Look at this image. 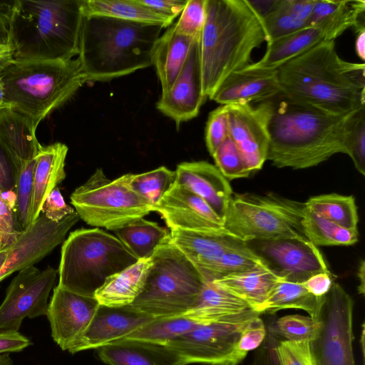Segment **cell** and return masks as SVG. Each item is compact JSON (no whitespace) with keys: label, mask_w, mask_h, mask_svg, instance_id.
<instances>
[{"label":"cell","mask_w":365,"mask_h":365,"mask_svg":"<svg viewBox=\"0 0 365 365\" xmlns=\"http://www.w3.org/2000/svg\"><path fill=\"white\" fill-rule=\"evenodd\" d=\"M267 101L269 106L267 160L274 165L308 168L334 154L345 153L344 123L349 113H330L282 92Z\"/></svg>","instance_id":"cell-1"},{"label":"cell","mask_w":365,"mask_h":365,"mask_svg":"<svg viewBox=\"0 0 365 365\" xmlns=\"http://www.w3.org/2000/svg\"><path fill=\"white\" fill-rule=\"evenodd\" d=\"M282 93L328 113L346 115L365 106V65L340 58L324 41L276 70Z\"/></svg>","instance_id":"cell-2"},{"label":"cell","mask_w":365,"mask_h":365,"mask_svg":"<svg viewBox=\"0 0 365 365\" xmlns=\"http://www.w3.org/2000/svg\"><path fill=\"white\" fill-rule=\"evenodd\" d=\"M200 37L202 91L210 98L230 74L250 64L267 41L262 18L249 0H206Z\"/></svg>","instance_id":"cell-3"},{"label":"cell","mask_w":365,"mask_h":365,"mask_svg":"<svg viewBox=\"0 0 365 365\" xmlns=\"http://www.w3.org/2000/svg\"><path fill=\"white\" fill-rule=\"evenodd\" d=\"M163 29L108 16H83L77 57L88 83L109 81L152 66Z\"/></svg>","instance_id":"cell-4"},{"label":"cell","mask_w":365,"mask_h":365,"mask_svg":"<svg viewBox=\"0 0 365 365\" xmlns=\"http://www.w3.org/2000/svg\"><path fill=\"white\" fill-rule=\"evenodd\" d=\"M83 19L81 0H15L9 22L13 60L78 56Z\"/></svg>","instance_id":"cell-5"},{"label":"cell","mask_w":365,"mask_h":365,"mask_svg":"<svg viewBox=\"0 0 365 365\" xmlns=\"http://www.w3.org/2000/svg\"><path fill=\"white\" fill-rule=\"evenodd\" d=\"M5 106L26 118L36 129L68 101L88 79L78 57L65 60H12L0 71Z\"/></svg>","instance_id":"cell-6"},{"label":"cell","mask_w":365,"mask_h":365,"mask_svg":"<svg viewBox=\"0 0 365 365\" xmlns=\"http://www.w3.org/2000/svg\"><path fill=\"white\" fill-rule=\"evenodd\" d=\"M137 261L117 237L98 227L78 229L69 234L61 247L58 285L94 297L109 276Z\"/></svg>","instance_id":"cell-7"},{"label":"cell","mask_w":365,"mask_h":365,"mask_svg":"<svg viewBox=\"0 0 365 365\" xmlns=\"http://www.w3.org/2000/svg\"><path fill=\"white\" fill-rule=\"evenodd\" d=\"M143 288L130 306L154 318L183 314L196 304L205 281L170 236L155 250Z\"/></svg>","instance_id":"cell-8"},{"label":"cell","mask_w":365,"mask_h":365,"mask_svg":"<svg viewBox=\"0 0 365 365\" xmlns=\"http://www.w3.org/2000/svg\"><path fill=\"white\" fill-rule=\"evenodd\" d=\"M304 202L275 194H232L223 228L243 242L259 239L309 241L302 225Z\"/></svg>","instance_id":"cell-9"},{"label":"cell","mask_w":365,"mask_h":365,"mask_svg":"<svg viewBox=\"0 0 365 365\" xmlns=\"http://www.w3.org/2000/svg\"><path fill=\"white\" fill-rule=\"evenodd\" d=\"M132 174L108 179L101 168L71 195V202L87 224L115 230L143 218L153 207L130 187Z\"/></svg>","instance_id":"cell-10"},{"label":"cell","mask_w":365,"mask_h":365,"mask_svg":"<svg viewBox=\"0 0 365 365\" xmlns=\"http://www.w3.org/2000/svg\"><path fill=\"white\" fill-rule=\"evenodd\" d=\"M260 314L252 309L229 318L200 324L166 346L180 365H237L246 356L237 350L242 332Z\"/></svg>","instance_id":"cell-11"},{"label":"cell","mask_w":365,"mask_h":365,"mask_svg":"<svg viewBox=\"0 0 365 365\" xmlns=\"http://www.w3.org/2000/svg\"><path fill=\"white\" fill-rule=\"evenodd\" d=\"M365 26V1L344 0L337 10L314 26H307L267 43L265 53L247 67L252 70L276 71L293 58L319 43L335 41L350 27Z\"/></svg>","instance_id":"cell-12"},{"label":"cell","mask_w":365,"mask_h":365,"mask_svg":"<svg viewBox=\"0 0 365 365\" xmlns=\"http://www.w3.org/2000/svg\"><path fill=\"white\" fill-rule=\"evenodd\" d=\"M353 309L351 296L333 282L321 307L319 333L310 342L314 365H356Z\"/></svg>","instance_id":"cell-13"},{"label":"cell","mask_w":365,"mask_h":365,"mask_svg":"<svg viewBox=\"0 0 365 365\" xmlns=\"http://www.w3.org/2000/svg\"><path fill=\"white\" fill-rule=\"evenodd\" d=\"M57 274L58 270L51 266L40 271L31 265L18 272L0 305V332L19 331L24 318L46 315Z\"/></svg>","instance_id":"cell-14"},{"label":"cell","mask_w":365,"mask_h":365,"mask_svg":"<svg viewBox=\"0 0 365 365\" xmlns=\"http://www.w3.org/2000/svg\"><path fill=\"white\" fill-rule=\"evenodd\" d=\"M245 242L281 280L303 283L315 274L331 273L320 250L309 241L259 239Z\"/></svg>","instance_id":"cell-15"},{"label":"cell","mask_w":365,"mask_h":365,"mask_svg":"<svg viewBox=\"0 0 365 365\" xmlns=\"http://www.w3.org/2000/svg\"><path fill=\"white\" fill-rule=\"evenodd\" d=\"M227 106L229 136L248 170L252 173L261 169L267 160L269 145L267 101L259 103L256 107L251 104Z\"/></svg>","instance_id":"cell-16"},{"label":"cell","mask_w":365,"mask_h":365,"mask_svg":"<svg viewBox=\"0 0 365 365\" xmlns=\"http://www.w3.org/2000/svg\"><path fill=\"white\" fill-rule=\"evenodd\" d=\"M76 212L58 222L47 219L42 213L19 237L0 269V282L11 274L34 265L63 242L69 230L79 220Z\"/></svg>","instance_id":"cell-17"},{"label":"cell","mask_w":365,"mask_h":365,"mask_svg":"<svg viewBox=\"0 0 365 365\" xmlns=\"http://www.w3.org/2000/svg\"><path fill=\"white\" fill-rule=\"evenodd\" d=\"M200 37L194 39L185 64L172 86L162 95L157 108L178 127L195 118L206 97L202 91Z\"/></svg>","instance_id":"cell-18"},{"label":"cell","mask_w":365,"mask_h":365,"mask_svg":"<svg viewBox=\"0 0 365 365\" xmlns=\"http://www.w3.org/2000/svg\"><path fill=\"white\" fill-rule=\"evenodd\" d=\"M99 303L94 297L81 295L57 285L48 303L51 336L63 350H68L86 330Z\"/></svg>","instance_id":"cell-19"},{"label":"cell","mask_w":365,"mask_h":365,"mask_svg":"<svg viewBox=\"0 0 365 365\" xmlns=\"http://www.w3.org/2000/svg\"><path fill=\"white\" fill-rule=\"evenodd\" d=\"M153 319L130 305L110 307L100 304L86 330L68 351L75 354L100 349L126 337Z\"/></svg>","instance_id":"cell-20"},{"label":"cell","mask_w":365,"mask_h":365,"mask_svg":"<svg viewBox=\"0 0 365 365\" xmlns=\"http://www.w3.org/2000/svg\"><path fill=\"white\" fill-rule=\"evenodd\" d=\"M170 229L212 230L223 228L221 219L200 197L175 183L154 207Z\"/></svg>","instance_id":"cell-21"},{"label":"cell","mask_w":365,"mask_h":365,"mask_svg":"<svg viewBox=\"0 0 365 365\" xmlns=\"http://www.w3.org/2000/svg\"><path fill=\"white\" fill-rule=\"evenodd\" d=\"M281 92L276 71L244 68L227 77L209 98L220 105L251 104L269 100Z\"/></svg>","instance_id":"cell-22"},{"label":"cell","mask_w":365,"mask_h":365,"mask_svg":"<svg viewBox=\"0 0 365 365\" xmlns=\"http://www.w3.org/2000/svg\"><path fill=\"white\" fill-rule=\"evenodd\" d=\"M176 183L203 199L224 220L232 190L228 180L206 161L184 162L177 166Z\"/></svg>","instance_id":"cell-23"},{"label":"cell","mask_w":365,"mask_h":365,"mask_svg":"<svg viewBox=\"0 0 365 365\" xmlns=\"http://www.w3.org/2000/svg\"><path fill=\"white\" fill-rule=\"evenodd\" d=\"M175 245L198 270L224 252L242 247L245 242L225 229L212 230H170Z\"/></svg>","instance_id":"cell-24"},{"label":"cell","mask_w":365,"mask_h":365,"mask_svg":"<svg viewBox=\"0 0 365 365\" xmlns=\"http://www.w3.org/2000/svg\"><path fill=\"white\" fill-rule=\"evenodd\" d=\"M68 150L67 145L61 143L48 145L40 144L35 158L30 224L40 215L47 196L65 179Z\"/></svg>","instance_id":"cell-25"},{"label":"cell","mask_w":365,"mask_h":365,"mask_svg":"<svg viewBox=\"0 0 365 365\" xmlns=\"http://www.w3.org/2000/svg\"><path fill=\"white\" fill-rule=\"evenodd\" d=\"M98 356L108 365H180L166 346L126 339L98 349Z\"/></svg>","instance_id":"cell-26"},{"label":"cell","mask_w":365,"mask_h":365,"mask_svg":"<svg viewBox=\"0 0 365 365\" xmlns=\"http://www.w3.org/2000/svg\"><path fill=\"white\" fill-rule=\"evenodd\" d=\"M152 259H140L122 271L109 276L94 297L99 304L121 307L131 304L141 292Z\"/></svg>","instance_id":"cell-27"},{"label":"cell","mask_w":365,"mask_h":365,"mask_svg":"<svg viewBox=\"0 0 365 365\" xmlns=\"http://www.w3.org/2000/svg\"><path fill=\"white\" fill-rule=\"evenodd\" d=\"M195 38L178 34L174 23L158 38L153 53V65L155 68L162 93L168 91L175 82Z\"/></svg>","instance_id":"cell-28"},{"label":"cell","mask_w":365,"mask_h":365,"mask_svg":"<svg viewBox=\"0 0 365 365\" xmlns=\"http://www.w3.org/2000/svg\"><path fill=\"white\" fill-rule=\"evenodd\" d=\"M280 280L267 267L233 274L212 281L257 312Z\"/></svg>","instance_id":"cell-29"},{"label":"cell","mask_w":365,"mask_h":365,"mask_svg":"<svg viewBox=\"0 0 365 365\" xmlns=\"http://www.w3.org/2000/svg\"><path fill=\"white\" fill-rule=\"evenodd\" d=\"M252 309L215 282H205L195 307L185 313L203 323L225 319Z\"/></svg>","instance_id":"cell-30"},{"label":"cell","mask_w":365,"mask_h":365,"mask_svg":"<svg viewBox=\"0 0 365 365\" xmlns=\"http://www.w3.org/2000/svg\"><path fill=\"white\" fill-rule=\"evenodd\" d=\"M83 16H103L162 26L173 21L140 4L138 0H81Z\"/></svg>","instance_id":"cell-31"},{"label":"cell","mask_w":365,"mask_h":365,"mask_svg":"<svg viewBox=\"0 0 365 365\" xmlns=\"http://www.w3.org/2000/svg\"><path fill=\"white\" fill-rule=\"evenodd\" d=\"M324 298V296L317 297L309 293L302 283L280 279L257 312L273 313L287 309H302L318 322Z\"/></svg>","instance_id":"cell-32"},{"label":"cell","mask_w":365,"mask_h":365,"mask_svg":"<svg viewBox=\"0 0 365 365\" xmlns=\"http://www.w3.org/2000/svg\"><path fill=\"white\" fill-rule=\"evenodd\" d=\"M114 232L138 259L150 258L155 249L170 236L166 228L143 217L128 223Z\"/></svg>","instance_id":"cell-33"},{"label":"cell","mask_w":365,"mask_h":365,"mask_svg":"<svg viewBox=\"0 0 365 365\" xmlns=\"http://www.w3.org/2000/svg\"><path fill=\"white\" fill-rule=\"evenodd\" d=\"M202 324L205 323L186 314L154 318L123 339L166 346Z\"/></svg>","instance_id":"cell-34"},{"label":"cell","mask_w":365,"mask_h":365,"mask_svg":"<svg viewBox=\"0 0 365 365\" xmlns=\"http://www.w3.org/2000/svg\"><path fill=\"white\" fill-rule=\"evenodd\" d=\"M311 212L342 227L357 230L359 217L354 197L336 193L314 196L304 202Z\"/></svg>","instance_id":"cell-35"},{"label":"cell","mask_w":365,"mask_h":365,"mask_svg":"<svg viewBox=\"0 0 365 365\" xmlns=\"http://www.w3.org/2000/svg\"><path fill=\"white\" fill-rule=\"evenodd\" d=\"M261 267L266 266L245 244L224 252L197 271L205 282H207Z\"/></svg>","instance_id":"cell-36"},{"label":"cell","mask_w":365,"mask_h":365,"mask_svg":"<svg viewBox=\"0 0 365 365\" xmlns=\"http://www.w3.org/2000/svg\"><path fill=\"white\" fill-rule=\"evenodd\" d=\"M302 225L307 238L317 247L351 245L358 241V230L342 227L311 212L306 207Z\"/></svg>","instance_id":"cell-37"},{"label":"cell","mask_w":365,"mask_h":365,"mask_svg":"<svg viewBox=\"0 0 365 365\" xmlns=\"http://www.w3.org/2000/svg\"><path fill=\"white\" fill-rule=\"evenodd\" d=\"M175 171L165 166L155 170L132 174L130 187L135 192L146 200L152 207L160 202L164 195L176 182Z\"/></svg>","instance_id":"cell-38"},{"label":"cell","mask_w":365,"mask_h":365,"mask_svg":"<svg viewBox=\"0 0 365 365\" xmlns=\"http://www.w3.org/2000/svg\"><path fill=\"white\" fill-rule=\"evenodd\" d=\"M345 154L351 158L356 169L365 175V106L349 113L344 133Z\"/></svg>","instance_id":"cell-39"},{"label":"cell","mask_w":365,"mask_h":365,"mask_svg":"<svg viewBox=\"0 0 365 365\" xmlns=\"http://www.w3.org/2000/svg\"><path fill=\"white\" fill-rule=\"evenodd\" d=\"M266 43L307 27L290 9L288 0H275L272 9L262 17Z\"/></svg>","instance_id":"cell-40"},{"label":"cell","mask_w":365,"mask_h":365,"mask_svg":"<svg viewBox=\"0 0 365 365\" xmlns=\"http://www.w3.org/2000/svg\"><path fill=\"white\" fill-rule=\"evenodd\" d=\"M319 328V322L309 316L290 314L277 319L275 331L285 340L310 343L317 337Z\"/></svg>","instance_id":"cell-41"},{"label":"cell","mask_w":365,"mask_h":365,"mask_svg":"<svg viewBox=\"0 0 365 365\" xmlns=\"http://www.w3.org/2000/svg\"><path fill=\"white\" fill-rule=\"evenodd\" d=\"M35 165L36 158L31 160L23 167L15 190V212L18 222L23 231L26 230L31 225L30 212L33 197Z\"/></svg>","instance_id":"cell-42"},{"label":"cell","mask_w":365,"mask_h":365,"mask_svg":"<svg viewBox=\"0 0 365 365\" xmlns=\"http://www.w3.org/2000/svg\"><path fill=\"white\" fill-rule=\"evenodd\" d=\"M215 166L227 180L247 178L251 173L246 167L233 140L228 135L212 155Z\"/></svg>","instance_id":"cell-43"},{"label":"cell","mask_w":365,"mask_h":365,"mask_svg":"<svg viewBox=\"0 0 365 365\" xmlns=\"http://www.w3.org/2000/svg\"><path fill=\"white\" fill-rule=\"evenodd\" d=\"M23 166L9 139L0 128V190L14 191Z\"/></svg>","instance_id":"cell-44"},{"label":"cell","mask_w":365,"mask_h":365,"mask_svg":"<svg viewBox=\"0 0 365 365\" xmlns=\"http://www.w3.org/2000/svg\"><path fill=\"white\" fill-rule=\"evenodd\" d=\"M205 4L206 0H187L174 23L178 34L193 38L200 36L206 18Z\"/></svg>","instance_id":"cell-45"},{"label":"cell","mask_w":365,"mask_h":365,"mask_svg":"<svg viewBox=\"0 0 365 365\" xmlns=\"http://www.w3.org/2000/svg\"><path fill=\"white\" fill-rule=\"evenodd\" d=\"M228 135L227 106L220 105L210 113L206 124L205 142L211 155Z\"/></svg>","instance_id":"cell-46"},{"label":"cell","mask_w":365,"mask_h":365,"mask_svg":"<svg viewBox=\"0 0 365 365\" xmlns=\"http://www.w3.org/2000/svg\"><path fill=\"white\" fill-rule=\"evenodd\" d=\"M275 351L279 365H314L309 342L284 340Z\"/></svg>","instance_id":"cell-47"},{"label":"cell","mask_w":365,"mask_h":365,"mask_svg":"<svg viewBox=\"0 0 365 365\" xmlns=\"http://www.w3.org/2000/svg\"><path fill=\"white\" fill-rule=\"evenodd\" d=\"M22 232L14 207L6 201L0 190V250L12 246Z\"/></svg>","instance_id":"cell-48"},{"label":"cell","mask_w":365,"mask_h":365,"mask_svg":"<svg viewBox=\"0 0 365 365\" xmlns=\"http://www.w3.org/2000/svg\"><path fill=\"white\" fill-rule=\"evenodd\" d=\"M266 336V329L262 319L257 317L244 329L240 338L237 350L247 356L250 351L257 348Z\"/></svg>","instance_id":"cell-49"},{"label":"cell","mask_w":365,"mask_h":365,"mask_svg":"<svg viewBox=\"0 0 365 365\" xmlns=\"http://www.w3.org/2000/svg\"><path fill=\"white\" fill-rule=\"evenodd\" d=\"M74 212L75 210L65 202L59 188L56 187L46 198L41 213L47 219L58 222Z\"/></svg>","instance_id":"cell-50"},{"label":"cell","mask_w":365,"mask_h":365,"mask_svg":"<svg viewBox=\"0 0 365 365\" xmlns=\"http://www.w3.org/2000/svg\"><path fill=\"white\" fill-rule=\"evenodd\" d=\"M138 1L173 21L181 14L187 0H138Z\"/></svg>","instance_id":"cell-51"},{"label":"cell","mask_w":365,"mask_h":365,"mask_svg":"<svg viewBox=\"0 0 365 365\" xmlns=\"http://www.w3.org/2000/svg\"><path fill=\"white\" fill-rule=\"evenodd\" d=\"M30 344V340L19 331L0 332V354L21 351Z\"/></svg>","instance_id":"cell-52"},{"label":"cell","mask_w":365,"mask_h":365,"mask_svg":"<svg viewBox=\"0 0 365 365\" xmlns=\"http://www.w3.org/2000/svg\"><path fill=\"white\" fill-rule=\"evenodd\" d=\"M332 282L331 273L321 272L312 275L302 284L309 293L321 297L328 293Z\"/></svg>","instance_id":"cell-53"},{"label":"cell","mask_w":365,"mask_h":365,"mask_svg":"<svg viewBox=\"0 0 365 365\" xmlns=\"http://www.w3.org/2000/svg\"><path fill=\"white\" fill-rule=\"evenodd\" d=\"M342 1L316 0L307 21V26H314L339 9Z\"/></svg>","instance_id":"cell-54"},{"label":"cell","mask_w":365,"mask_h":365,"mask_svg":"<svg viewBox=\"0 0 365 365\" xmlns=\"http://www.w3.org/2000/svg\"><path fill=\"white\" fill-rule=\"evenodd\" d=\"M14 1H0V44L9 43V22Z\"/></svg>","instance_id":"cell-55"},{"label":"cell","mask_w":365,"mask_h":365,"mask_svg":"<svg viewBox=\"0 0 365 365\" xmlns=\"http://www.w3.org/2000/svg\"><path fill=\"white\" fill-rule=\"evenodd\" d=\"M315 2L316 0H288L292 11L307 25Z\"/></svg>","instance_id":"cell-56"},{"label":"cell","mask_w":365,"mask_h":365,"mask_svg":"<svg viewBox=\"0 0 365 365\" xmlns=\"http://www.w3.org/2000/svg\"><path fill=\"white\" fill-rule=\"evenodd\" d=\"M355 49L358 56L363 61L365 59V29L356 32Z\"/></svg>","instance_id":"cell-57"},{"label":"cell","mask_w":365,"mask_h":365,"mask_svg":"<svg viewBox=\"0 0 365 365\" xmlns=\"http://www.w3.org/2000/svg\"><path fill=\"white\" fill-rule=\"evenodd\" d=\"M12 51L9 44H0V71L11 61Z\"/></svg>","instance_id":"cell-58"},{"label":"cell","mask_w":365,"mask_h":365,"mask_svg":"<svg viewBox=\"0 0 365 365\" xmlns=\"http://www.w3.org/2000/svg\"><path fill=\"white\" fill-rule=\"evenodd\" d=\"M358 279L359 281V285L358 287V292L360 294H364L365 291V262L364 260H361L358 269Z\"/></svg>","instance_id":"cell-59"},{"label":"cell","mask_w":365,"mask_h":365,"mask_svg":"<svg viewBox=\"0 0 365 365\" xmlns=\"http://www.w3.org/2000/svg\"><path fill=\"white\" fill-rule=\"evenodd\" d=\"M12 249H13V245L9 247H8V248H6V249L0 250V269L4 265V264L5 261H6V259H7L9 255L12 251Z\"/></svg>","instance_id":"cell-60"},{"label":"cell","mask_w":365,"mask_h":365,"mask_svg":"<svg viewBox=\"0 0 365 365\" xmlns=\"http://www.w3.org/2000/svg\"><path fill=\"white\" fill-rule=\"evenodd\" d=\"M0 365H14L9 353L0 354Z\"/></svg>","instance_id":"cell-61"},{"label":"cell","mask_w":365,"mask_h":365,"mask_svg":"<svg viewBox=\"0 0 365 365\" xmlns=\"http://www.w3.org/2000/svg\"><path fill=\"white\" fill-rule=\"evenodd\" d=\"M5 107V93L2 81L0 77V110Z\"/></svg>","instance_id":"cell-62"},{"label":"cell","mask_w":365,"mask_h":365,"mask_svg":"<svg viewBox=\"0 0 365 365\" xmlns=\"http://www.w3.org/2000/svg\"><path fill=\"white\" fill-rule=\"evenodd\" d=\"M361 351H362V355L363 358L364 357V324H362V330H361Z\"/></svg>","instance_id":"cell-63"}]
</instances>
